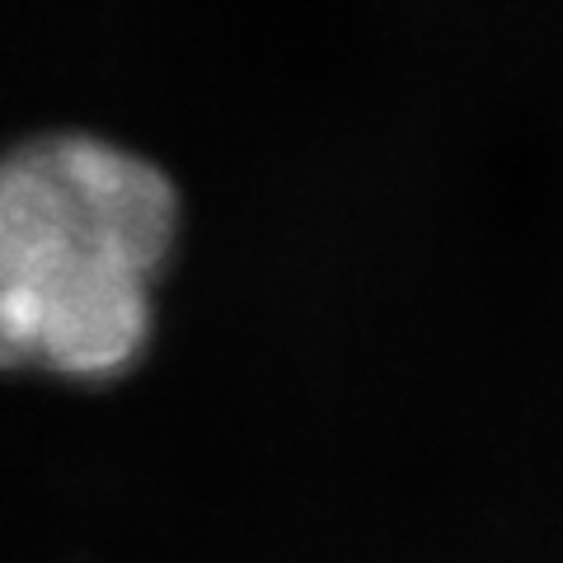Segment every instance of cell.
<instances>
[{
  "label": "cell",
  "instance_id": "cell-2",
  "mask_svg": "<svg viewBox=\"0 0 563 563\" xmlns=\"http://www.w3.org/2000/svg\"><path fill=\"white\" fill-rule=\"evenodd\" d=\"M0 366H10V347H5V320H0Z\"/></svg>",
  "mask_w": 563,
  "mask_h": 563
},
{
  "label": "cell",
  "instance_id": "cell-1",
  "mask_svg": "<svg viewBox=\"0 0 563 563\" xmlns=\"http://www.w3.org/2000/svg\"><path fill=\"white\" fill-rule=\"evenodd\" d=\"M179 225L169 179L109 141L47 136L0 161L10 366L113 376L151 333V273Z\"/></svg>",
  "mask_w": 563,
  "mask_h": 563
}]
</instances>
